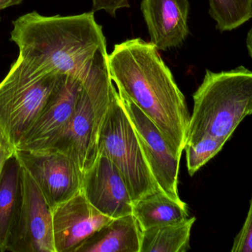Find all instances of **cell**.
<instances>
[{"mask_svg": "<svg viewBox=\"0 0 252 252\" xmlns=\"http://www.w3.org/2000/svg\"><path fill=\"white\" fill-rule=\"evenodd\" d=\"M108 55L106 46L96 53L83 78L72 118L51 148L72 157L83 176L98 155L100 130L116 90L109 73Z\"/></svg>", "mask_w": 252, "mask_h": 252, "instance_id": "4", "label": "cell"}, {"mask_svg": "<svg viewBox=\"0 0 252 252\" xmlns=\"http://www.w3.org/2000/svg\"><path fill=\"white\" fill-rule=\"evenodd\" d=\"M98 146V152H104L121 172L133 203L161 190L117 89L102 124Z\"/></svg>", "mask_w": 252, "mask_h": 252, "instance_id": "6", "label": "cell"}, {"mask_svg": "<svg viewBox=\"0 0 252 252\" xmlns=\"http://www.w3.org/2000/svg\"><path fill=\"white\" fill-rule=\"evenodd\" d=\"M16 148L0 130V173L5 161L14 155Z\"/></svg>", "mask_w": 252, "mask_h": 252, "instance_id": "22", "label": "cell"}, {"mask_svg": "<svg viewBox=\"0 0 252 252\" xmlns=\"http://www.w3.org/2000/svg\"><path fill=\"white\" fill-rule=\"evenodd\" d=\"M186 144L202 139L223 144L252 114V71L244 66L220 72L206 70L194 93Z\"/></svg>", "mask_w": 252, "mask_h": 252, "instance_id": "3", "label": "cell"}, {"mask_svg": "<svg viewBox=\"0 0 252 252\" xmlns=\"http://www.w3.org/2000/svg\"><path fill=\"white\" fill-rule=\"evenodd\" d=\"M195 217L181 223L142 230L140 252H186L190 249V235Z\"/></svg>", "mask_w": 252, "mask_h": 252, "instance_id": "17", "label": "cell"}, {"mask_svg": "<svg viewBox=\"0 0 252 252\" xmlns=\"http://www.w3.org/2000/svg\"><path fill=\"white\" fill-rule=\"evenodd\" d=\"M209 13L220 32L239 28L252 19V0H209Z\"/></svg>", "mask_w": 252, "mask_h": 252, "instance_id": "18", "label": "cell"}, {"mask_svg": "<svg viewBox=\"0 0 252 252\" xmlns=\"http://www.w3.org/2000/svg\"><path fill=\"white\" fill-rule=\"evenodd\" d=\"M82 80L73 75H65L63 82L16 149L41 151L54 146L73 115Z\"/></svg>", "mask_w": 252, "mask_h": 252, "instance_id": "10", "label": "cell"}, {"mask_svg": "<svg viewBox=\"0 0 252 252\" xmlns=\"http://www.w3.org/2000/svg\"><path fill=\"white\" fill-rule=\"evenodd\" d=\"M108 64L118 93L154 121L181 158L190 114L185 96L156 46L142 38L126 40L108 55Z\"/></svg>", "mask_w": 252, "mask_h": 252, "instance_id": "1", "label": "cell"}, {"mask_svg": "<svg viewBox=\"0 0 252 252\" xmlns=\"http://www.w3.org/2000/svg\"><path fill=\"white\" fill-rule=\"evenodd\" d=\"M93 1V10L96 12L99 10H105L112 16H115L117 10L124 7H130L128 0H92Z\"/></svg>", "mask_w": 252, "mask_h": 252, "instance_id": "21", "label": "cell"}, {"mask_svg": "<svg viewBox=\"0 0 252 252\" xmlns=\"http://www.w3.org/2000/svg\"><path fill=\"white\" fill-rule=\"evenodd\" d=\"M10 40L19 57L44 73L84 78L99 49L106 46L94 12L46 16L30 12L12 22Z\"/></svg>", "mask_w": 252, "mask_h": 252, "instance_id": "2", "label": "cell"}, {"mask_svg": "<svg viewBox=\"0 0 252 252\" xmlns=\"http://www.w3.org/2000/svg\"><path fill=\"white\" fill-rule=\"evenodd\" d=\"M22 166L15 155L3 165L0 173V252L6 251L10 230L22 195Z\"/></svg>", "mask_w": 252, "mask_h": 252, "instance_id": "16", "label": "cell"}, {"mask_svg": "<svg viewBox=\"0 0 252 252\" xmlns=\"http://www.w3.org/2000/svg\"><path fill=\"white\" fill-rule=\"evenodd\" d=\"M141 11L157 50L180 47L189 34V0H142Z\"/></svg>", "mask_w": 252, "mask_h": 252, "instance_id": "13", "label": "cell"}, {"mask_svg": "<svg viewBox=\"0 0 252 252\" xmlns=\"http://www.w3.org/2000/svg\"><path fill=\"white\" fill-rule=\"evenodd\" d=\"M132 214L142 230L181 223L189 218V210L185 202L176 201L158 190L133 204Z\"/></svg>", "mask_w": 252, "mask_h": 252, "instance_id": "15", "label": "cell"}, {"mask_svg": "<svg viewBox=\"0 0 252 252\" xmlns=\"http://www.w3.org/2000/svg\"><path fill=\"white\" fill-rule=\"evenodd\" d=\"M65 75L40 72L21 57L0 82V130L15 146L36 121Z\"/></svg>", "mask_w": 252, "mask_h": 252, "instance_id": "5", "label": "cell"}, {"mask_svg": "<svg viewBox=\"0 0 252 252\" xmlns=\"http://www.w3.org/2000/svg\"><path fill=\"white\" fill-rule=\"evenodd\" d=\"M81 191L89 202L104 216L114 219L132 214L133 203L125 180L102 151L84 173Z\"/></svg>", "mask_w": 252, "mask_h": 252, "instance_id": "11", "label": "cell"}, {"mask_svg": "<svg viewBox=\"0 0 252 252\" xmlns=\"http://www.w3.org/2000/svg\"><path fill=\"white\" fill-rule=\"evenodd\" d=\"M223 146L224 144L211 139H202L192 144L185 145L187 166L189 176H193L214 158Z\"/></svg>", "mask_w": 252, "mask_h": 252, "instance_id": "19", "label": "cell"}, {"mask_svg": "<svg viewBox=\"0 0 252 252\" xmlns=\"http://www.w3.org/2000/svg\"><path fill=\"white\" fill-rule=\"evenodd\" d=\"M246 43H247L249 55H250V57L252 59V27L250 28V31H249L248 34H247Z\"/></svg>", "mask_w": 252, "mask_h": 252, "instance_id": "24", "label": "cell"}, {"mask_svg": "<svg viewBox=\"0 0 252 252\" xmlns=\"http://www.w3.org/2000/svg\"><path fill=\"white\" fill-rule=\"evenodd\" d=\"M142 229L133 214L114 218L74 252H140Z\"/></svg>", "mask_w": 252, "mask_h": 252, "instance_id": "14", "label": "cell"}, {"mask_svg": "<svg viewBox=\"0 0 252 252\" xmlns=\"http://www.w3.org/2000/svg\"><path fill=\"white\" fill-rule=\"evenodd\" d=\"M21 166L29 173L51 210L82 189L83 174L72 157L56 149H16Z\"/></svg>", "mask_w": 252, "mask_h": 252, "instance_id": "8", "label": "cell"}, {"mask_svg": "<svg viewBox=\"0 0 252 252\" xmlns=\"http://www.w3.org/2000/svg\"><path fill=\"white\" fill-rule=\"evenodd\" d=\"M52 211L56 252H74L113 219L94 208L81 190Z\"/></svg>", "mask_w": 252, "mask_h": 252, "instance_id": "12", "label": "cell"}, {"mask_svg": "<svg viewBox=\"0 0 252 252\" xmlns=\"http://www.w3.org/2000/svg\"><path fill=\"white\" fill-rule=\"evenodd\" d=\"M22 168V200L5 252H56L53 211L29 173Z\"/></svg>", "mask_w": 252, "mask_h": 252, "instance_id": "7", "label": "cell"}, {"mask_svg": "<svg viewBox=\"0 0 252 252\" xmlns=\"http://www.w3.org/2000/svg\"><path fill=\"white\" fill-rule=\"evenodd\" d=\"M119 96L157 185L170 198L181 201L178 190L181 158L176 156L154 121L130 99Z\"/></svg>", "mask_w": 252, "mask_h": 252, "instance_id": "9", "label": "cell"}, {"mask_svg": "<svg viewBox=\"0 0 252 252\" xmlns=\"http://www.w3.org/2000/svg\"><path fill=\"white\" fill-rule=\"evenodd\" d=\"M23 0H0V11L7 7L19 5ZM0 22H1V16H0Z\"/></svg>", "mask_w": 252, "mask_h": 252, "instance_id": "23", "label": "cell"}, {"mask_svg": "<svg viewBox=\"0 0 252 252\" xmlns=\"http://www.w3.org/2000/svg\"><path fill=\"white\" fill-rule=\"evenodd\" d=\"M231 252H252V196L248 216L242 229L234 240Z\"/></svg>", "mask_w": 252, "mask_h": 252, "instance_id": "20", "label": "cell"}]
</instances>
